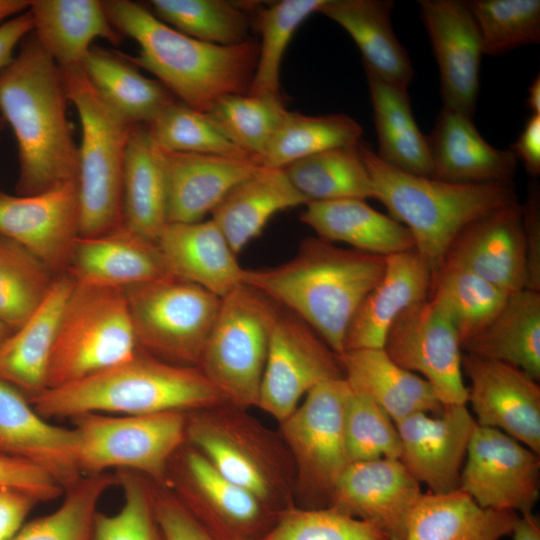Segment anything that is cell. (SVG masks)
<instances>
[{
    "label": "cell",
    "instance_id": "49",
    "mask_svg": "<svg viewBox=\"0 0 540 540\" xmlns=\"http://www.w3.org/2000/svg\"><path fill=\"white\" fill-rule=\"evenodd\" d=\"M483 54L498 56L540 43L539 0H470Z\"/></svg>",
    "mask_w": 540,
    "mask_h": 540
},
{
    "label": "cell",
    "instance_id": "56",
    "mask_svg": "<svg viewBox=\"0 0 540 540\" xmlns=\"http://www.w3.org/2000/svg\"><path fill=\"white\" fill-rule=\"evenodd\" d=\"M38 503L21 490L0 487V540H12Z\"/></svg>",
    "mask_w": 540,
    "mask_h": 540
},
{
    "label": "cell",
    "instance_id": "21",
    "mask_svg": "<svg viewBox=\"0 0 540 540\" xmlns=\"http://www.w3.org/2000/svg\"><path fill=\"white\" fill-rule=\"evenodd\" d=\"M476 426L466 404L443 406L437 414L414 413L396 424L399 460L430 493L455 491L460 488L463 462Z\"/></svg>",
    "mask_w": 540,
    "mask_h": 540
},
{
    "label": "cell",
    "instance_id": "45",
    "mask_svg": "<svg viewBox=\"0 0 540 540\" xmlns=\"http://www.w3.org/2000/svg\"><path fill=\"white\" fill-rule=\"evenodd\" d=\"M115 485V473L83 475L56 510L25 523L12 540H93L99 501Z\"/></svg>",
    "mask_w": 540,
    "mask_h": 540
},
{
    "label": "cell",
    "instance_id": "15",
    "mask_svg": "<svg viewBox=\"0 0 540 540\" xmlns=\"http://www.w3.org/2000/svg\"><path fill=\"white\" fill-rule=\"evenodd\" d=\"M459 489L483 508L533 512L540 492L539 455L506 433L477 424Z\"/></svg>",
    "mask_w": 540,
    "mask_h": 540
},
{
    "label": "cell",
    "instance_id": "34",
    "mask_svg": "<svg viewBox=\"0 0 540 540\" xmlns=\"http://www.w3.org/2000/svg\"><path fill=\"white\" fill-rule=\"evenodd\" d=\"M305 206L301 221L328 242L345 243L384 257L415 247L412 234L403 224L363 199L309 201Z\"/></svg>",
    "mask_w": 540,
    "mask_h": 540
},
{
    "label": "cell",
    "instance_id": "39",
    "mask_svg": "<svg viewBox=\"0 0 540 540\" xmlns=\"http://www.w3.org/2000/svg\"><path fill=\"white\" fill-rule=\"evenodd\" d=\"M82 68L98 94L131 125H148L176 97L158 80L142 75L120 52L93 45Z\"/></svg>",
    "mask_w": 540,
    "mask_h": 540
},
{
    "label": "cell",
    "instance_id": "1",
    "mask_svg": "<svg viewBox=\"0 0 540 540\" xmlns=\"http://www.w3.org/2000/svg\"><path fill=\"white\" fill-rule=\"evenodd\" d=\"M68 101L59 66L31 32L0 70V115L18 146L17 195H35L77 180L79 152Z\"/></svg>",
    "mask_w": 540,
    "mask_h": 540
},
{
    "label": "cell",
    "instance_id": "22",
    "mask_svg": "<svg viewBox=\"0 0 540 540\" xmlns=\"http://www.w3.org/2000/svg\"><path fill=\"white\" fill-rule=\"evenodd\" d=\"M443 265L466 269L509 295L526 289L522 204L501 207L468 225L450 246Z\"/></svg>",
    "mask_w": 540,
    "mask_h": 540
},
{
    "label": "cell",
    "instance_id": "55",
    "mask_svg": "<svg viewBox=\"0 0 540 540\" xmlns=\"http://www.w3.org/2000/svg\"><path fill=\"white\" fill-rule=\"evenodd\" d=\"M523 208L526 289L540 292V190L532 182Z\"/></svg>",
    "mask_w": 540,
    "mask_h": 540
},
{
    "label": "cell",
    "instance_id": "52",
    "mask_svg": "<svg viewBox=\"0 0 540 540\" xmlns=\"http://www.w3.org/2000/svg\"><path fill=\"white\" fill-rule=\"evenodd\" d=\"M262 540H389L376 525L331 507L282 512Z\"/></svg>",
    "mask_w": 540,
    "mask_h": 540
},
{
    "label": "cell",
    "instance_id": "27",
    "mask_svg": "<svg viewBox=\"0 0 540 540\" xmlns=\"http://www.w3.org/2000/svg\"><path fill=\"white\" fill-rule=\"evenodd\" d=\"M163 155L167 177L168 223L204 220L234 186L262 167L254 157L166 151H163Z\"/></svg>",
    "mask_w": 540,
    "mask_h": 540
},
{
    "label": "cell",
    "instance_id": "11",
    "mask_svg": "<svg viewBox=\"0 0 540 540\" xmlns=\"http://www.w3.org/2000/svg\"><path fill=\"white\" fill-rule=\"evenodd\" d=\"M124 292L138 348L173 364L197 367L221 298L172 275Z\"/></svg>",
    "mask_w": 540,
    "mask_h": 540
},
{
    "label": "cell",
    "instance_id": "43",
    "mask_svg": "<svg viewBox=\"0 0 540 540\" xmlns=\"http://www.w3.org/2000/svg\"><path fill=\"white\" fill-rule=\"evenodd\" d=\"M56 275L14 240L0 234V321L13 331L48 295Z\"/></svg>",
    "mask_w": 540,
    "mask_h": 540
},
{
    "label": "cell",
    "instance_id": "32",
    "mask_svg": "<svg viewBox=\"0 0 540 540\" xmlns=\"http://www.w3.org/2000/svg\"><path fill=\"white\" fill-rule=\"evenodd\" d=\"M338 358L350 389L377 403L395 425L414 413L443 409L430 384L397 365L383 348L346 351Z\"/></svg>",
    "mask_w": 540,
    "mask_h": 540
},
{
    "label": "cell",
    "instance_id": "10",
    "mask_svg": "<svg viewBox=\"0 0 540 540\" xmlns=\"http://www.w3.org/2000/svg\"><path fill=\"white\" fill-rule=\"evenodd\" d=\"M187 414H83L71 419L82 475L108 470L138 473L165 486L169 464L186 443Z\"/></svg>",
    "mask_w": 540,
    "mask_h": 540
},
{
    "label": "cell",
    "instance_id": "33",
    "mask_svg": "<svg viewBox=\"0 0 540 540\" xmlns=\"http://www.w3.org/2000/svg\"><path fill=\"white\" fill-rule=\"evenodd\" d=\"M308 202L284 169L262 166L224 196L211 212V219L238 256L275 214Z\"/></svg>",
    "mask_w": 540,
    "mask_h": 540
},
{
    "label": "cell",
    "instance_id": "24",
    "mask_svg": "<svg viewBox=\"0 0 540 540\" xmlns=\"http://www.w3.org/2000/svg\"><path fill=\"white\" fill-rule=\"evenodd\" d=\"M431 285V270L415 249L386 256L382 278L351 320L344 352L382 349L392 324L407 309L427 299Z\"/></svg>",
    "mask_w": 540,
    "mask_h": 540
},
{
    "label": "cell",
    "instance_id": "3",
    "mask_svg": "<svg viewBox=\"0 0 540 540\" xmlns=\"http://www.w3.org/2000/svg\"><path fill=\"white\" fill-rule=\"evenodd\" d=\"M103 6L113 27L139 45L137 56H121L155 75L179 101L208 112L225 96L247 94L258 59L256 40L215 45L182 34L136 2L106 0Z\"/></svg>",
    "mask_w": 540,
    "mask_h": 540
},
{
    "label": "cell",
    "instance_id": "8",
    "mask_svg": "<svg viewBox=\"0 0 540 540\" xmlns=\"http://www.w3.org/2000/svg\"><path fill=\"white\" fill-rule=\"evenodd\" d=\"M137 349L124 289L75 282L58 324L46 389L110 368Z\"/></svg>",
    "mask_w": 540,
    "mask_h": 540
},
{
    "label": "cell",
    "instance_id": "7",
    "mask_svg": "<svg viewBox=\"0 0 540 540\" xmlns=\"http://www.w3.org/2000/svg\"><path fill=\"white\" fill-rule=\"evenodd\" d=\"M60 70L82 129L77 177L80 236H99L123 226L124 162L133 125L103 100L82 67Z\"/></svg>",
    "mask_w": 540,
    "mask_h": 540
},
{
    "label": "cell",
    "instance_id": "48",
    "mask_svg": "<svg viewBox=\"0 0 540 540\" xmlns=\"http://www.w3.org/2000/svg\"><path fill=\"white\" fill-rule=\"evenodd\" d=\"M287 111L282 97L234 94L219 99L206 113L235 145L260 162Z\"/></svg>",
    "mask_w": 540,
    "mask_h": 540
},
{
    "label": "cell",
    "instance_id": "19",
    "mask_svg": "<svg viewBox=\"0 0 540 540\" xmlns=\"http://www.w3.org/2000/svg\"><path fill=\"white\" fill-rule=\"evenodd\" d=\"M438 65L443 108L473 118L483 55L480 34L466 1H418Z\"/></svg>",
    "mask_w": 540,
    "mask_h": 540
},
{
    "label": "cell",
    "instance_id": "25",
    "mask_svg": "<svg viewBox=\"0 0 540 540\" xmlns=\"http://www.w3.org/2000/svg\"><path fill=\"white\" fill-rule=\"evenodd\" d=\"M66 272L79 284L122 289L170 275L157 242L125 226L79 236Z\"/></svg>",
    "mask_w": 540,
    "mask_h": 540
},
{
    "label": "cell",
    "instance_id": "60",
    "mask_svg": "<svg viewBox=\"0 0 540 540\" xmlns=\"http://www.w3.org/2000/svg\"><path fill=\"white\" fill-rule=\"evenodd\" d=\"M30 0H0V25L27 11Z\"/></svg>",
    "mask_w": 540,
    "mask_h": 540
},
{
    "label": "cell",
    "instance_id": "13",
    "mask_svg": "<svg viewBox=\"0 0 540 540\" xmlns=\"http://www.w3.org/2000/svg\"><path fill=\"white\" fill-rule=\"evenodd\" d=\"M165 486L215 540H262L280 516L187 442L172 458Z\"/></svg>",
    "mask_w": 540,
    "mask_h": 540
},
{
    "label": "cell",
    "instance_id": "17",
    "mask_svg": "<svg viewBox=\"0 0 540 540\" xmlns=\"http://www.w3.org/2000/svg\"><path fill=\"white\" fill-rule=\"evenodd\" d=\"M0 234L26 248L54 275L65 273L80 236L77 180L35 195L0 192Z\"/></svg>",
    "mask_w": 540,
    "mask_h": 540
},
{
    "label": "cell",
    "instance_id": "6",
    "mask_svg": "<svg viewBox=\"0 0 540 540\" xmlns=\"http://www.w3.org/2000/svg\"><path fill=\"white\" fill-rule=\"evenodd\" d=\"M229 403L189 412L186 442L227 479L278 513L295 506L296 473L278 431Z\"/></svg>",
    "mask_w": 540,
    "mask_h": 540
},
{
    "label": "cell",
    "instance_id": "31",
    "mask_svg": "<svg viewBox=\"0 0 540 540\" xmlns=\"http://www.w3.org/2000/svg\"><path fill=\"white\" fill-rule=\"evenodd\" d=\"M33 31L60 69L82 67L96 38L114 46L122 35L110 23L103 1L30 0Z\"/></svg>",
    "mask_w": 540,
    "mask_h": 540
},
{
    "label": "cell",
    "instance_id": "12",
    "mask_svg": "<svg viewBox=\"0 0 540 540\" xmlns=\"http://www.w3.org/2000/svg\"><path fill=\"white\" fill-rule=\"evenodd\" d=\"M351 389L345 378L323 382L304 397L279 424L296 473L295 506H329L335 486L347 467L344 411Z\"/></svg>",
    "mask_w": 540,
    "mask_h": 540
},
{
    "label": "cell",
    "instance_id": "30",
    "mask_svg": "<svg viewBox=\"0 0 540 540\" xmlns=\"http://www.w3.org/2000/svg\"><path fill=\"white\" fill-rule=\"evenodd\" d=\"M393 7L391 0H324L318 12L349 34L362 55L365 70L408 88L414 71L392 27Z\"/></svg>",
    "mask_w": 540,
    "mask_h": 540
},
{
    "label": "cell",
    "instance_id": "59",
    "mask_svg": "<svg viewBox=\"0 0 540 540\" xmlns=\"http://www.w3.org/2000/svg\"><path fill=\"white\" fill-rule=\"evenodd\" d=\"M513 540H540V520L533 512L519 514L511 535Z\"/></svg>",
    "mask_w": 540,
    "mask_h": 540
},
{
    "label": "cell",
    "instance_id": "57",
    "mask_svg": "<svg viewBox=\"0 0 540 540\" xmlns=\"http://www.w3.org/2000/svg\"><path fill=\"white\" fill-rule=\"evenodd\" d=\"M520 159L529 175L540 174V114H532L510 149Z\"/></svg>",
    "mask_w": 540,
    "mask_h": 540
},
{
    "label": "cell",
    "instance_id": "40",
    "mask_svg": "<svg viewBox=\"0 0 540 540\" xmlns=\"http://www.w3.org/2000/svg\"><path fill=\"white\" fill-rule=\"evenodd\" d=\"M363 129L346 114L320 116L287 111L272 135L260 163L267 168H282L336 148L356 147Z\"/></svg>",
    "mask_w": 540,
    "mask_h": 540
},
{
    "label": "cell",
    "instance_id": "23",
    "mask_svg": "<svg viewBox=\"0 0 540 540\" xmlns=\"http://www.w3.org/2000/svg\"><path fill=\"white\" fill-rule=\"evenodd\" d=\"M76 443L73 428L50 423L22 392L0 379V457L40 467L65 490L83 476Z\"/></svg>",
    "mask_w": 540,
    "mask_h": 540
},
{
    "label": "cell",
    "instance_id": "44",
    "mask_svg": "<svg viewBox=\"0 0 540 540\" xmlns=\"http://www.w3.org/2000/svg\"><path fill=\"white\" fill-rule=\"evenodd\" d=\"M159 20L196 40L221 46L242 43L250 28L246 9L225 0H152Z\"/></svg>",
    "mask_w": 540,
    "mask_h": 540
},
{
    "label": "cell",
    "instance_id": "35",
    "mask_svg": "<svg viewBox=\"0 0 540 540\" xmlns=\"http://www.w3.org/2000/svg\"><path fill=\"white\" fill-rule=\"evenodd\" d=\"M168 191L163 151L146 125L130 131L123 173V226L157 242L168 224Z\"/></svg>",
    "mask_w": 540,
    "mask_h": 540
},
{
    "label": "cell",
    "instance_id": "53",
    "mask_svg": "<svg viewBox=\"0 0 540 540\" xmlns=\"http://www.w3.org/2000/svg\"><path fill=\"white\" fill-rule=\"evenodd\" d=\"M152 497L165 540H215L169 488L152 482Z\"/></svg>",
    "mask_w": 540,
    "mask_h": 540
},
{
    "label": "cell",
    "instance_id": "5",
    "mask_svg": "<svg viewBox=\"0 0 540 540\" xmlns=\"http://www.w3.org/2000/svg\"><path fill=\"white\" fill-rule=\"evenodd\" d=\"M357 151L371 178L375 197L412 234L416 252L432 278L457 236L472 222L518 202L512 183L458 184L411 174L382 161L360 142Z\"/></svg>",
    "mask_w": 540,
    "mask_h": 540
},
{
    "label": "cell",
    "instance_id": "14",
    "mask_svg": "<svg viewBox=\"0 0 540 540\" xmlns=\"http://www.w3.org/2000/svg\"><path fill=\"white\" fill-rule=\"evenodd\" d=\"M343 377L338 355L308 324L280 307L270 334L257 407L280 423L313 388Z\"/></svg>",
    "mask_w": 540,
    "mask_h": 540
},
{
    "label": "cell",
    "instance_id": "36",
    "mask_svg": "<svg viewBox=\"0 0 540 540\" xmlns=\"http://www.w3.org/2000/svg\"><path fill=\"white\" fill-rule=\"evenodd\" d=\"M518 515L483 508L461 489L429 492L414 508L405 540H501L511 535Z\"/></svg>",
    "mask_w": 540,
    "mask_h": 540
},
{
    "label": "cell",
    "instance_id": "20",
    "mask_svg": "<svg viewBox=\"0 0 540 540\" xmlns=\"http://www.w3.org/2000/svg\"><path fill=\"white\" fill-rule=\"evenodd\" d=\"M422 495L420 483L399 459L379 458L348 464L328 507L376 525L389 540H405Z\"/></svg>",
    "mask_w": 540,
    "mask_h": 540
},
{
    "label": "cell",
    "instance_id": "54",
    "mask_svg": "<svg viewBox=\"0 0 540 540\" xmlns=\"http://www.w3.org/2000/svg\"><path fill=\"white\" fill-rule=\"evenodd\" d=\"M0 487L21 490L39 502L55 500L63 488L40 467L29 462L0 457Z\"/></svg>",
    "mask_w": 540,
    "mask_h": 540
},
{
    "label": "cell",
    "instance_id": "58",
    "mask_svg": "<svg viewBox=\"0 0 540 540\" xmlns=\"http://www.w3.org/2000/svg\"><path fill=\"white\" fill-rule=\"evenodd\" d=\"M33 31V20L29 9L0 25V70L14 58L18 44Z\"/></svg>",
    "mask_w": 540,
    "mask_h": 540
},
{
    "label": "cell",
    "instance_id": "61",
    "mask_svg": "<svg viewBox=\"0 0 540 540\" xmlns=\"http://www.w3.org/2000/svg\"><path fill=\"white\" fill-rule=\"evenodd\" d=\"M527 106L532 114H540V76L532 80L528 88Z\"/></svg>",
    "mask_w": 540,
    "mask_h": 540
},
{
    "label": "cell",
    "instance_id": "2",
    "mask_svg": "<svg viewBox=\"0 0 540 540\" xmlns=\"http://www.w3.org/2000/svg\"><path fill=\"white\" fill-rule=\"evenodd\" d=\"M384 270V256L309 237L283 264L244 268L242 282L303 320L340 356L353 316Z\"/></svg>",
    "mask_w": 540,
    "mask_h": 540
},
{
    "label": "cell",
    "instance_id": "4",
    "mask_svg": "<svg viewBox=\"0 0 540 540\" xmlns=\"http://www.w3.org/2000/svg\"><path fill=\"white\" fill-rule=\"evenodd\" d=\"M46 419L83 414L193 412L228 403L195 366L177 365L138 348L127 360L30 400Z\"/></svg>",
    "mask_w": 540,
    "mask_h": 540
},
{
    "label": "cell",
    "instance_id": "16",
    "mask_svg": "<svg viewBox=\"0 0 540 540\" xmlns=\"http://www.w3.org/2000/svg\"><path fill=\"white\" fill-rule=\"evenodd\" d=\"M383 349L397 365L422 375L443 406L467 403L459 336L428 298L396 319Z\"/></svg>",
    "mask_w": 540,
    "mask_h": 540
},
{
    "label": "cell",
    "instance_id": "50",
    "mask_svg": "<svg viewBox=\"0 0 540 540\" xmlns=\"http://www.w3.org/2000/svg\"><path fill=\"white\" fill-rule=\"evenodd\" d=\"M348 463L379 458L399 459L401 443L391 417L369 397L351 390L344 411Z\"/></svg>",
    "mask_w": 540,
    "mask_h": 540
},
{
    "label": "cell",
    "instance_id": "46",
    "mask_svg": "<svg viewBox=\"0 0 540 540\" xmlns=\"http://www.w3.org/2000/svg\"><path fill=\"white\" fill-rule=\"evenodd\" d=\"M324 0H281L261 8L257 27L261 33L255 72L247 94L281 97L280 67L283 55L297 28Z\"/></svg>",
    "mask_w": 540,
    "mask_h": 540
},
{
    "label": "cell",
    "instance_id": "29",
    "mask_svg": "<svg viewBox=\"0 0 540 540\" xmlns=\"http://www.w3.org/2000/svg\"><path fill=\"white\" fill-rule=\"evenodd\" d=\"M74 284L69 273L57 275L41 305L0 348V379L17 388L29 400L46 389L58 324Z\"/></svg>",
    "mask_w": 540,
    "mask_h": 540
},
{
    "label": "cell",
    "instance_id": "26",
    "mask_svg": "<svg viewBox=\"0 0 540 540\" xmlns=\"http://www.w3.org/2000/svg\"><path fill=\"white\" fill-rule=\"evenodd\" d=\"M432 178L458 184L512 183L518 159L489 144L472 118L442 108L427 136Z\"/></svg>",
    "mask_w": 540,
    "mask_h": 540
},
{
    "label": "cell",
    "instance_id": "38",
    "mask_svg": "<svg viewBox=\"0 0 540 540\" xmlns=\"http://www.w3.org/2000/svg\"><path fill=\"white\" fill-rule=\"evenodd\" d=\"M378 139L377 156L405 172L431 177L428 137L413 116L408 88L390 84L365 70Z\"/></svg>",
    "mask_w": 540,
    "mask_h": 540
},
{
    "label": "cell",
    "instance_id": "37",
    "mask_svg": "<svg viewBox=\"0 0 540 540\" xmlns=\"http://www.w3.org/2000/svg\"><path fill=\"white\" fill-rule=\"evenodd\" d=\"M477 357L517 367L540 379V292L523 289L510 294L496 317L462 345Z\"/></svg>",
    "mask_w": 540,
    "mask_h": 540
},
{
    "label": "cell",
    "instance_id": "9",
    "mask_svg": "<svg viewBox=\"0 0 540 540\" xmlns=\"http://www.w3.org/2000/svg\"><path fill=\"white\" fill-rule=\"evenodd\" d=\"M280 307L242 283L221 299L197 367L229 404L258 406L272 327Z\"/></svg>",
    "mask_w": 540,
    "mask_h": 540
},
{
    "label": "cell",
    "instance_id": "47",
    "mask_svg": "<svg viewBox=\"0 0 540 540\" xmlns=\"http://www.w3.org/2000/svg\"><path fill=\"white\" fill-rule=\"evenodd\" d=\"M146 126L155 144L166 152L252 157L235 145L208 113L181 101H174Z\"/></svg>",
    "mask_w": 540,
    "mask_h": 540
},
{
    "label": "cell",
    "instance_id": "51",
    "mask_svg": "<svg viewBox=\"0 0 540 540\" xmlns=\"http://www.w3.org/2000/svg\"><path fill=\"white\" fill-rule=\"evenodd\" d=\"M114 473L123 504L114 514L98 511L93 540H165L154 512L152 481L131 471Z\"/></svg>",
    "mask_w": 540,
    "mask_h": 540
},
{
    "label": "cell",
    "instance_id": "28",
    "mask_svg": "<svg viewBox=\"0 0 540 540\" xmlns=\"http://www.w3.org/2000/svg\"><path fill=\"white\" fill-rule=\"evenodd\" d=\"M157 245L170 275L221 299L243 283L244 268L212 219L168 223Z\"/></svg>",
    "mask_w": 540,
    "mask_h": 540
},
{
    "label": "cell",
    "instance_id": "18",
    "mask_svg": "<svg viewBox=\"0 0 540 540\" xmlns=\"http://www.w3.org/2000/svg\"><path fill=\"white\" fill-rule=\"evenodd\" d=\"M479 426L498 429L540 455V386L512 365L462 354Z\"/></svg>",
    "mask_w": 540,
    "mask_h": 540
},
{
    "label": "cell",
    "instance_id": "42",
    "mask_svg": "<svg viewBox=\"0 0 540 540\" xmlns=\"http://www.w3.org/2000/svg\"><path fill=\"white\" fill-rule=\"evenodd\" d=\"M357 146L327 150L300 159L284 170L308 201L374 199L371 178Z\"/></svg>",
    "mask_w": 540,
    "mask_h": 540
},
{
    "label": "cell",
    "instance_id": "63",
    "mask_svg": "<svg viewBox=\"0 0 540 540\" xmlns=\"http://www.w3.org/2000/svg\"><path fill=\"white\" fill-rule=\"evenodd\" d=\"M6 126V122L4 120V118L0 115V139H1V136H2V132L4 130Z\"/></svg>",
    "mask_w": 540,
    "mask_h": 540
},
{
    "label": "cell",
    "instance_id": "41",
    "mask_svg": "<svg viewBox=\"0 0 540 540\" xmlns=\"http://www.w3.org/2000/svg\"><path fill=\"white\" fill-rule=\"evenodd\" d=\"M509 294L455 266L443 265L432 278L428 299L448 318L462 345L500 312Z\"/></svg>",
    "mask_w": 540,
    "mask_h": 540
},
{
    "label": "cell",
    "instance_id": "62",
    "mask_svg": "<svg viewBox=\"0 0 540 540\" xmlns=\"http://www.w3.org/2000/svg\"><path fill=\"white\" fill-rule=\"evenodd\" d=\"M13 332L14 331L9 326L0 321V348Z\"/></svg>",
    "mask_w": 540,
    "mask_h": 540
}]
</instances>
